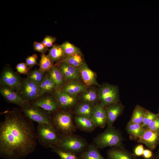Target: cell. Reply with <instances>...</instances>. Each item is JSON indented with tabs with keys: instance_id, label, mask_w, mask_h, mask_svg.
<instances>
[{
	"instance_id": "1",
	"label": "cell",
	"mask_w": 159,
	"mask_h": 159,
	"mask_svg": "<svg viewBox=\"0 0 159 159\" xmlns=\"http://www.w3.org/2000/svg\"><path fill=\"white\" fill-rule=\"evenodd\" d=\"M0 124V155L5 159H21L33 152L36 133L32 121L19 109L6 110Z\"/></svg>"
},
{
	"instance_id": "2",
	"label": "cell",
	"mask_w": 159,
	"mask_h": 159,
	"mask_svg": "<svg viewBox=\"0 0 159 159\" xmlns=\"http://www.w3.org/2000/svg\"><path fill=\"white\" fill-rule=\"evenodd\" d=\"M50 117L52 126L60 136L71 135L76 131L72 115L69 112L59 110Z\"/></svg>"
},
{
	"instance_id": "3",
	"label": "cell",
	"mask_w": 159,
	"mask_h": 159,
	"mask_svg": "<svg viewBox=\"0 0 159 159\" xmlns=\"http://www.w3.org/2000/svg\"><path fill=\"white\" fill-rule=\"evenodd\" d=\"M123 140L120 131L112 126L107 127L103 132L95 137L93 143L99 149L107 147L123 148Z\"/></svg>"
},
{
	"instance_id": "4",
	"label": "cell",
	"mask_w": 159,
	"mask_h": 159,
	"mask_svg": "<svg viewBox=\"0 0 159 159\" xmlns=\"http://www.w3.org/2000/svg\"><path fill=\"white\" fill-rule=\"evenodd\" d=\"M88 145L85 139L73 133L60 136L58 143L53 146L77 154L81 153L86 148Z\"/></svg>"
},
{
	"instance_id": "5",
	"label": "cell",
	"mask_w": 159,
	"mask_h": 159,
	"mask_svg": "<svg viewBox=\"0 0 159 159\" xmlns=\"http://www.w3.org/2000/svg\"><path fill=\"white\" fill-rule=\"evenodd\" d=\"M38 142L46 148L55 145L59 141L60 136L51 125L45 124H38L36 131Z\"/></svg>"
},
{
	"instance_id": "6",
	"label": "cell",
	"mask_w": 159,
	"mask_h": 159,
	"mask_svg": "<svg viewBox=\"0 0 159 159\" xmlns=\"http://www.w3.org/2000/svg\"><path fill=\"white\" fill-rule=\"evenodd\" d=\"M24 115L32 121L38 124H45L52 125L49 114L42 108L32 104L26 103L21 107Z\"/></svg>"
},
{
	"instance_id": "7",
	"label": "cell",
	"mask_w": 159,
	"mask_h": 159,
	"mask_svg": "<svg viewBox=\"0 0 159 159\" xmlns=\"http://www.w3.org/2000/svg\"><path fill=\"white\" fill-rule=\"evenodd\" d=\"M0 85L8 87L18 92L20 90L22 80L21 77L9 66L4 68L0 77Z\"/></svg>"
},
{
	"instance_id": "8",
	"label": "cell",
	"mask_w": 159,
	"mask_h": 159,
	"mask_svg": "<svg viewBox=\"0 0 159 159\" xmlns=\"http://www.w3.org/2000/svg\"><path fill=\"white\" fill-rule=\"evenodd\" d=\"M19 94L27 101L31 102L42 96L39 84L27 77L22 81Z\"/></svg>"
},
{
	"instance_id": "9",
	"label": "cell",
	"mask_w": 159,
	"mask_h": 159,
	"mask_svg": "<svg viewBox=\"0 0 159 159\" xmlns=\"http://www.w3.org/2000/svg\"><path fill=\"white\" fill-rule=\"evenodd\" d=\"M98 98L100 103L106 107L119 102L117 87L109 84L104 85L100 89Z\"/></svg>"
},
{
	"instance_id": "10",
	"label": "cell",
	"mask_w": 159,
	"mask_h": 159,
	"mask_svg": "<svg viewBox=\"0 0 159 159\" xmlns=\"http://www.w3.org/2000/svg\"><path fill=\"white\" fill-rule=\"evenodd\" d=\"M0 92L8 102L18 105L20 107L29 102L26 101L18 92L8 87L1 85Z\"/></svg>"
},
{
	"instance_id": "11",
	"label": "cell",
	"mask_w": 159,
	"mask_h": 159,
	"mask_svg": "<svg viewBox=\"0 0 159 159\" xmlns=\"http://www.w3.org/2000/svg\"><path fill=\"white\" fill-rule=\"evenodd\" d=\"M32 104L42 108L50 114L59 109V107L56 98L51 96L40 97L30 102Z\"/></svg>"
},
{
	"instance_id": "12",
	"label": "cell",
	"mask_w": 159,
	"mask_h": 159,
	"mask_svg": "<svg viewBox=\"0 0 159 159\" xmlns=\"http://www.w3.org/2000/svg\"><path fill=\"white\" fill-rule=\"evenodd\" d=\"M91 118L96 127L104 128L107 123L106 107L100 103L95 105Z\"/></svg>"
},
{
	"instance_id": "13",
	"label": "cell",
	"mask_w": 159,
	"mask_h": 159,
	"mask_svg": "<svg viewBox=\"0 0 159 159\" xmlns=\"http://www.w3.org/2000/svg\"><path fill=\"white\" fill-rule=\"evenodd\" d=\"M137 142L144 144L153 150L159 145V132L145 130L142 135L137 139Z\"/></svg>"
},
{
	"instance_id": "14",
	"label": "cell",
	"mask_w": 159,
	"mask_h": 159,
	"mask_svg": "<svg viewBox=\"0 0 159 159\" xmlns=\"http://www.w3.org/2000/svg\"><path fill=\"white\" fill-rule=\"evenodd\" d=\"M57 65L58 68L66 80H80V76L78 68L64 62H59Z\"/></svg>"
},
{
	"instance_id": "15",
	"label": "cell",
	"mask_w": 159,
	"mask_h": 159,
	"mask_svg": "<svg viewBox=\"0 0 159 159\" xmlns=\"http://www.w3.org/2000/svg\"><path fill=\"white\" fill-rule=\"evenodd\" d=\"M55 98L59 109L65 110L74 106L77 102L76 97L62 91L57 92Z\"/></svg>"
},
{
	"instance_id": "16",
	"label": "cell",
	"mask_w": 159,
	"mask_h": 159,
	"mask_svg": "<svg viewBox=\"0 0 159 159\" xmlns=\"http://www.w3.org/2000/svg\"><path fill=\"white\" fill-rule=\"evenodd\" d=\"M124 107V106L119 102L106 107L107 127L113 126L115 121L122 112Z\"/></svg>"
},
{
	"instance_id": "17",
	"label": "cell",
	"mask_w": 159,
	"mask_h": 159,
	"mask_svg": "<svg viewBox=\"0 0 159 159\" xmlns=\"http://www.w3.org/2000/svg\"><path fill=\"white\" fill-rule=\"evenodd\" d=\"M73 121L76 128L85 132H92L97 127L91 118L87 116L75 115Z\"/></svg>"
},
{
	"instance_id": "18",
	"label": "cell",
	"mask_w": 159,
	"mask_h": 159,
	"mask_svg": "<svg viewBox=\"0 0 159 159\" xmlns=\"http://www.w3.org/2000/svg\"><path fill=\"white\" fill-rule=\"evenodd\" d=\"M78 69L80 77L86 85H98L96 80L95 74L85 63H84Z\"/></svg>"
},
{
	"instance_id": "19",
	"label": "cell",
	"mask_w": 159,
	"mask_h": 159,
	"mask_svg": "<svg viewBox=\"0 0 159 159\" xmlns=\"http://www.w3.org/2000/svg\"><path fill=\"white\" fill-rule=\"evenodd\" d=\"M108 159H136V156L123 148L114 147L107 153Z\"/></svg>"
},
{
	"instance_id": "20",
	"label": "cell",
	"mask_w": 159,
	"mask_h": 159,
	"mask_svg": "<svg viewBox=\"0 0 159 159\" xmlns=\"http://www.w3.org/2000/svg\"><path fill=\"white\" fill-rule=\"evenodd\" d=\"M94 143L88 145L86 148L80 153L79 159H106L100 154Z\"/></svg>"
},
{
	"instance_id": "21",
	"label": "cell",
	"mask_w": 159,
	"mask_h": 159,
	"mask_svg": "<svg viewBox=\"0 0 159 159\" xmlns=\"http://www.w3.org/2000/svg\"><path fill=\"white\" fill-rule=\"evenodd\" d=\"M126 130L129 135L130 139L132 140H135L142 135L145 129L141 124L128 122Z\"/></svg>"
},
{
	"instance_id": "22",
	"label": "cell",
	"mask_w": 159,
	"mask_h": 159,
	"mask_svg": "<svg viewBox=\"0 0 159 159\" xmlns=\"http://www.w3.org/2000/svg\"><path fill=\"white\" fill-rule=\"evenodd\" d=\"M47 73L55 84L57 89L61 88L64 84L65 79L58 67L54 66Z\"/></svg>"
},
{
	"instance_id": "23",
	"label": "cell",
	"mask_w": 159,
	"mask_h": 159,
	"mask_svg": "<svg viewBox=\"0 0 159 159\" xmlns=\"http://www.w3.org/2000/svg\"><path fill=\"white\" fill-rule=\"evenodd\" d=\"M94 106V105L83 102L76 106L74 110V113L76 115L91 118Z\"/></svg>"
},
{
	"instance_id": "24",
	"label": "cell",
	"mask_w": 159,
	"mask_h": 159,
	"mask_svg": "<svg viewBox=\"0 0 159 159\" xmlns=\"http://www.w3.org/2000/svg\"><path fill=\"white\" fill-rule=\"evenodd\" d=\"M86 87L84 85L75 81H72L66 85L62 90L74 96L84 91Z\"/></svg>"
},
{
	"instance_id": "25",
	"label": "cell",
	"mask_w": 159,
	"mask_h": 159,
	"mask_svg": "<svg viewBox=\"0 0 159 159\" xmlns=\"http://www.w3.org/2000/svg\"><path fill=\"white\" fill-rule=\"evenodd\" d=\"M42 95L49 93L57 89L54 82L49 77L48 73L44 74V78L39 84Z\"/></svg>"
},
{
	"instance_id": "26",
	"label": "cell",
	"mask_w": 159,
	"mask_h": 159,
	"mask_svg": "<svg viewBox=\"0 0 159 159\" xmlns=\"http://www.w3.org/2000/svg\"><path fill=\"white\" fill-rule=\"evenodd\" d=\"M147 110L141 106L136 105L129 122L141 124Z\"/></svg>"
},
{
	"instance_id": "27",
	"label": "cell",
	"mask_w": 159,
	"mask_h": 159,
	"mask_svg": "<svg viewBox=\"0 0 159 159\" xmlns=\"http://www.w3.org/2000/svg\"><path fill=\"white\" fill-rule=\"evenodd\" d=\"M48 55L53 63L55 61H60L65 56L60 45L55 44L53 45L49 50Z\"/></svg>"
},
{
	"instance_id": "28",
	"label": "cell",
	"mask_w": 159,
	"mask_h": 159,
	"mask_svg": "<svg viewBox=\"0 0 159 159\" xmlns=\"http://www.w3.org/2000/svg\"><path fill=\"white\" fill-rule=\"evenodd\" d=\"M60 61L66 62L72 66L77 68L84 63L81 54L66 55Z\"/></svg>"
},
{
	"instance_id": "29",
	"label": "cell",
	"mask_w": 159,
	"mask_h": 159,
	"mask_svg": "<svg viewBox=\"0 0 159 159\" xmlns=\"http://www.w3.org/2000/svg\"><path fill=\"white\" fill-rule=\"evenodd\" d=\"M53 63L48 56L45 54L41 55L39 63V69L45 73L48 72L54 66Z\"/></svg>"
},
{
	"instance_id": "30",
	"label": "cell",
	"mask_w": 159,
	"mask_h": 159,
	"mask_svg": "<svg viewBox=\"0 0 159 159\" xmlns=\"http://www.w3.org/2000/svg\"><path fill=\"white\" fill-rule=\"evenodd\" d=\"M52 150L56 153L60 159H79L77 154L65 150L54 146L51 148Z\"/></svg>"
},
{
	"instance_id": "31",
	"label": "cell",
	"mask_w": 159,
	"mask_h": 159,
	"mask_svg": "<svg viewBox=\"0 0 159 159\" xmlns=\"http://www.w3.org/2000/svg\"><path fill=\"white\" fill-rule=\"evenodd\" d=\"M60 46L65 56L75 54H81V52L79 48L67 41L64 42Z\"/></svg>"
},
{
	"instance_id": "32",
	"label": "cell",
	"mask_w": 159,
	"mask_h": 159,
	"mask_svg": "<svg viewBox=\"0 0 159 159\" xmlns=\"http://www.w3.org/2000/svg\"><path fill=\"white\" fill-rule=\"evenodd\" d=\"M97 98L96 92L93 90H90L84 93L82 96L83 102L93 104Z\"/></svg>"
},
{
	"instance_id": "33",
	"label": "cell",
	"mask_w": 159,
	"mask_h": 159,
	"mask_svg": "<svg viewBox=\"0 0 159 159\" xmlns=\"http://www.w3.org/2000/svg\"><path fill=\"white\" fill-rule=\"evenodd\" d=\"M44 73L39 69H35L29 72L27 77L32 81L40 84L42 81Z\"/></svg>"
},
{
	"instance_id": "34",
	"label": "cell",
	"mask_w": 159,
	"mask_h": 159,
	"mask_svg": "<svg viewBox=\"0 0 159 159\" xmlns=\"http://www.w3.org/2000/svg\"><path fill=\"white\" fill-rule=\"evenodd\" d=\"M159 117L158 114L154 113L147 110L141 125L144 128Z\"/></svg>"
},
{
	"instance_id": "35",
	"label": "cell",
	"mask_w": 159,
	"mask_h": 159,
	"mask_svg": "<svg viewBox=\"0 0 159 159\" xmlns=\"http://www.w3.org/2000/svg\"><path fill=\"white\" fill-rule=\"evenodd\" d=\"M16 69L20 74L28 75L29 73V68L26 63L21 62L17 64Z\"/></svg>"
},
{
	"instance_id": "36",
	"label": "cell",
	"mask_w": 159,
	"mask_h": 159,
	"mask_svg": "<svg viewBox=\"0 0 159 159\" xmlns=\"http://www.w3.org/2000/svg\"><path fill=\"white\" fill-rule=\"evenodd\" d=\"M144 128L145 130L159 132V117L153 121Z\"/></svg>"
},
{
	"instance_id": "37",
	"label": "cell",
	"mask_w": 159,
	"mask_h": 159,
	"mask_svg": "<svg viewBox=\"0 0 159 159\" xmlns=\"http://www.w3.org/2000/svg\"><path fill=\"white\" fill-rule=\"evenodd\" d=\"M38 56L36 54L28 57L26 59V63L29 68L37 64Z\"/></svg>"
},
{
	"instance_id": "38",
	"label": "cell",
	"mask_w": 159,
	"mask_h": 159,
	"mask_svg": "<svg viewBox=\"0 0 159 159\" xmlns=\"http://www.w3.org/2000/svg\"><path fill=\"white\" fill-rule=\"evenodd\" d=\"M33 46L35 51L40 52L42 54H45L48 50V48L45 46L41 42L35 41L33 43Z\"/></svg>"
},
{
	"instance_id": "39",
	"label": "cell",
	"mask_w": 159,
	"mask_h": 159,
	"mask_svg": "<svg viewBox=\"0 0 159 159\" xmlns=\"http://www.w3.org/2000/svg\"><path fill=\"white\" fill-rule=\"evenodd\" d=\"M56 38L52 36H47L42 42V43L47 47H51L53 45V43L55 41Z\"/></svg>"
},
{
	"instance_id": "40",
	"label": "cell",
	"mask_w": 159,
	"mask_h": 159,
	"mask_svg": "<svg viewBox=\"0 0 159 159\" xmlns=\"http://www.w3.org/2000/svg\"><path fill=\"white\" fill-rule=\"evenodd\" d=\"M144 149L143 145L140 144L137 146L134 151V154L136 156H142Z\"/></svg>"
},
{
	"instance_id": "41",
	"label": "cell",
	"mask_w": 159,
	"mask_h": 159,
	"mask_svg": "<svg viewBox=\"0 0 159 159\" xmlns=\"http://www.w3.org/2000/svg\"><path fill=\"white\" fill-rule=\"evenodd\" d=\"M153 153L151 150L149 149H144L143 156L146 159H150L153 156Z\"/></svg>"
},
{
	"instance_id": "42",
	"label": "cell",
	"mask_w": 159,
	"mask_h": 159,
	"mask_svg": "<svg viewBox=\"0 0 159 159\" xmlns=\"http://www.w3.org/2000/svg\"><path fill=\"white\" fill-rule=\"evenodd\" d=\"M150 159H159V155L157 154L154 155L153 157Z\"/></svg>"
},
{
	"instance_id": "43",
	"label": "cell",
	"mask_w": 159,
	"mask_h": 159,
	"mask_svg": "<svg viewBox=\"0 0 159 159\" xmlns=\"http://www.w3.org/2000/svg\"><path fill=\"white\" fill-rule=\"evenodd\" d=\"M157 154H158L159 155V150L158 151V153H157Z\"/></svg>"
},
{
	"instance_id": "44",
	"label": "cell",
	"mask_w": 159,
	"mask_h": 159,
	"mask_svg": "<svg viewBox=\"0 0 159 159\" xmlns=\"http://www.w3.org/2000/svg\"><path fill=\"white\" fill-rule=\"evenodd\" d=\"M158 115L159 116V113H158Z\"/></svg>"
}]
</instances>
